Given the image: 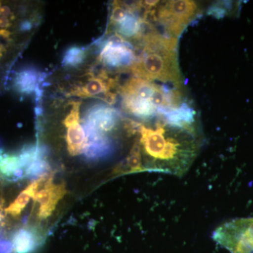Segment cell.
<instances>
[{"mask_svg": "<svg viewBox=\"0 0 253 253\" xmlns=\"http://www.w3.org/2000/svg\"><path fill=\"white\" fill-rule=\"evenodd\" d=\"M41 77L40 71L33 66L21 68L15 75V89L21 94H31L36 93L40 89Z\"/></svg>", "mask_w": 253, "mask_h": 253, "instance_id": "7c38bea8", "label": "cell"}, {"mask_svg": "<svg viewBox=\"0 0 253 253\" xmlns=\"http://www.w3.org/2000/svg\"><path fill=\"white\" fill-rule=\"evenodd\" d=\"M160 2L150 13V23L158 21L164 28L166 35L172 38L180 36L201 13L196 1L173 0Z\"/></svg>", "mask_w": 253, "mask_h": 253, "instance_id": "3957f363", "label": "cell"}, {"mask_svg": "<svg viewBox=\"0 0 253 253\" xmlns=\"http://www.w3.org/2000/svg\"><path fill=\"white\" fill-rule=\"evenodd\" d=\"M121 121V115L117 110L105 104H97L89 106L84 113L82 123L86 135L109 133L117 129Z\"/></svg>", "mask_w": 253, "mask_h": 253, "instance_id": "52a82bcc", "label": "cell"}, {"mask_svg": "<svg viewBox=\"0 0 253 253\" xmlns=\"http://www.w3.org/2000/svg\"><path fill=\"white\" fill-rule=\"evenodd\" d=\"M46 176H42L39 179L33 180L31 184L20 193L14 202L11 203L7 208H5V213L13 217H19L23 210L27 206L30 200L33 199L34 198L35 195L38 192L42 182Z\"/></svg>", "mask_w": 253, "mask_h": 253, "instance_id": "5bb4252c", "label": "cell"}, {"mask_svg": "<svg viewBox=\"0 0 253 253\" xmlns=\"http://www.w3.org/2000/svg\"><path fill=\"white\" fill-rule=\"evenodd\" d=\"M176 38L151 28L143 38L130 71L136 78L150 82L171 83L181 89L182 80L178 64Z\"/></svg>", "mask_w": 253, "mask_h": 253, "instance_id": "7a4b0ae2", "label": "cell"}, {"mask_svg": "<svg viewBox=\"0 0 253 253\" xmlns=\"http://www.w3.org/2000/svg\"><path fill=\"white\" fill-rule=\"evenodd\" d=\"M136 132L144 171L182 176L197 156L196 129L172 126L161 118L153 126L139 123Z\"/></svg>", "mask_w": 253, "mask_h": 253, "instance_id": "6da1fadb", "label": "cell"}, {"mask_svg": "<svg viewBox=\"0 0 253 253\" xmlns=\"http://www.w3.org/2000/svg\"><path fill=\"white\" fill-rule=\"evenodd\" d=\"M116 89L118 87V79L112 77L109 72L101 71L97 75L88 74L87 79L76 84L67 93L68 96L77 97L96 98L109 105L115 104L117 99Z\"/></svg>", "mask_w": 253, "mask_h": 253, "instance_id": "8992f818", "label": "cell"}, {"mask_svg": "<svg viewBox=\"0 0 253 253\" xmlns=\"http://www.w3.org/2000/svg\"><path fill=\"white\" fill-rule=\"evenodd\" d=\"M13 245L11 241L2 240L0 241V253H12Z\"/></svg>", "mask_w": 253, "mask_h": 253, "instance_id": "2e32d148", "label": "cell"}, {"mask_svg": "<svg viewBox=\"0 0 253 253\" xmlns=\"http://www.w3.org/2000/svg\"><path fill=\"white\" fill-rule=\"evenodd\" d=\"M212 237L231 253H253V217L234 219L221 224Z\"/></svg>", "mask_w": 253, "mask_h": 253, "instance_id": "277c9868", "label": "cell"}, {"mask_svg": "<svg viewBox=\"0 0 253 253\" xmlns=\"http://www.w3.org/2000/svg\"><path fill=\"white\" fill-rule=\"evenodd\" d=\"M0 178L17 181L26 178V171L21 167L18 155L0 151Z\"/></svg>", "mask_w": 253, "mask_h": 253, "instance_id": "4fadbf2b", "label": "cell"}, {"mask_svg": "<svg viewBox=\"0 0 253 253\" xmlns=\"http://www.w3.org/2000/svg\"><path fill=\"white\" fill-rule=\"evenodd\" d=\"M136 58L132 44L114 35L103 44L97 61L107 72H129Z\"/></svg>", "mask_w": 253, "mask_h": 253, "instance_id": "5b68a950", "label": "cell"}, {"mask_svg": "<svg viewBox=\"0 0 253 253\" xmlns=\"http://www.w3.org/2000/svg\"><path fill=\"white\" fill-rule=\"evenodd\" d=\"M81 101H71V109L63 124L66 128V144L70 155L73 156L83 154L87 146L85 131L80 121Z\"/></svg>", "mask_w": 253, "mask_h": 253, "instance_id": "9c48e42d", "label": "cell"}, {"mask_svg": "<svg viewBox=\"0 0 253 253\" xmlns=\"http://www.w3.org/2000/svg\"><path fill=\"white\" fill-rule=\"evenodd\" d=\"M87 146L83 154L86 161H99L114 153L116 145L109 135L94 134L86 136Z\"/></svg>", "mask_w": 253, "mask_h": 253, "instance_id": "30bf717a", "label": "cell"}, {"mask_svg": "<svg viewBox=\"0 0 253 253\" xmlns=\"http://www.w3.org/2000/svg\"><path fill=\"white\" fill-rule=\"evenodd\" d=\"M1 1H0V8H1Z\"/></svg>", "mask_w": 253, "mask_h": 253, "instance_id": "d6986e66", "label": "cell"}, {"mask_svg": "<svg viewBox=\"0 0 253 253\" xmlns=\"http://www.w3.org/2000/svg\"><path fill=\"white\" fill-rule=\"evenodd\" d=\"M66 194L67 190L65 184H54L53 176H46L33 198L35 202L39 205L38 217L45 219L50 217Z\"/></svg>", "mask_w": 253, "mask_h": 253, "instance_id": "ba28073f", "label": "cell"}, {"mask_svg": "<svg viewBox=\"0 0 253 253\" xmlns=\"http://www.w3.org/2000/svg\"><path fill=\"white\" fill-rule=\"evenodd\" d=\"M42 241L36 229L23 227L15 231L11 238L13 253H33Z\"/></svg>", "mask_w": 253, "mask_h": 253, "instance_id": "8fae6325", "label": "cell"}, {"mask_svg": "<svg viewBox=\"0 0 253 253\" xmlns=\"http://www.w3.org/2000/svg\"><path fill=\"white\" fill-rule=\"evenodd\" d=\"M32 23L28 21H23L21 23V26H20V29L21 31H28L31 29Z\"/></svg>", "mask_w": 253, "mask_h": 253, "instance_id": "ac0fdd59", "label": "cell"}, {"mask_svg": "<svg viewBox=\"0 0 253 253\" xmlns=\"http://www.w3.org/2000/svg\"><path fill=\"white\" fill-rule=\"evenodd\" d=\"M1 151V149H0V151Z\"/></svg>", "mask_w": 253, "mask_h": 253, "instance_id": "ffe728a7", "label": "cell"}, {"mask_svg": "<svg viewBox=\"0 0 253 253\" xmlns=\"http://www.w3.org/2000/svg\"><path fill=\"white\" fill-rule=\"evenodd\" d=\"M86 59V50L80 46L68 48L63 55L61 64L63 67L76 68L84 63Z\"/></svg>", "mask_w": 253, "mask_h": 253, "instance_id": "9a60e30c", "label": "cell"}, {"mask_svg": "<svg viewBox=\"0 0 253 253\" xmlns=\"http://www.w3.org/2000/svg\"><path fill=\"white\" fill-rule=\"evenodd\" d=\"M11 18L0 16V30H6L11 26Z\"/></svg>", "mask_w": 253, "mask_h": 253, "instance_id": "e0dca14e", "label": "cell"}]
</instances>
